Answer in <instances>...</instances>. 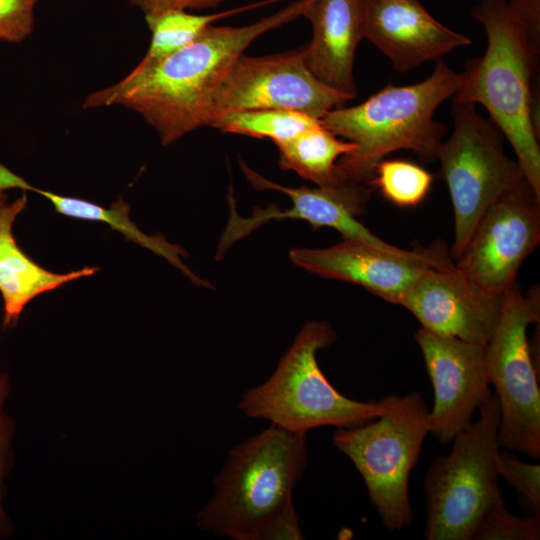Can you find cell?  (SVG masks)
<instances>
[{
  "label": "cell",
  "mask_w": 540,
  "mask_h": 540,
  "mask_svg": "<svg viewBox=\"0 0 540 540\" xmlns=\"http://www.w3.org/2000/svg\"><path fill=\"white\" fill-rule=\"evenodd\" d=\"M354 97L333 89L308 68L304 47L264 57L241 54L214 98L210 120L250 109L290 110L317 119Z\"/></svg>",
  "instance_id": "30bf717a"
},
{
  "label": "cell",
  "mask_w": 540,
  "mask_h": 540,
  "mask_svg": "<svg viewBox=\"0 0 540 540\" xmlns=\"http://www.w3.org/2000/svg\"><path fill=\"white\" fill-rule=\"evenodd\" d=\"M337 338L324 320L302 326L262 384L245 391L238 407L250 418L265 419L283 429L306 433L322 426L353 428L374 420L379 401H357L339 392L322 372L317 352Z\"/></svg>",
  "instance_id": "5b68a950"
},
{
  "label": "cell",
  "mask_w": 540,
  "mask_h": 540,
  "mask_svg": "<svg viewBox=\"0 0 540 540\" xmlns=\"http://www.w3.org/2000/svg\"><path fill=\"white\" fill-rule=\"evenodd\" d=\"M234 11L215 14H193L172 9L145 14L151 32L149 48L139 63H148L166 57L194 42L208 26Z\"/></svg>",
  "instance_id": "7402d4cb"
},
{
  "label": "cell",
  "mask_w": 540,
  "mask_h": 540,
  "mask_svg": "<svg viewBox=\"0 0 540 540\" xmlns=\"http://www.w3.org/2000/svg\"><path fill=\"white\" fill-rule=\"evenodd\" d=\"M414 337L434 391L430 433L446 444L472 423L475 411L491 391L485 346L422 327Z\"/></svg>",
  "instance_id": "9a60e30c"
},
{
  "label": "cell",
  "mask_w": 540,
  "mask_h": 540,
  "mask_svg": "<svg viewBox=\"0 0 540 540\" xmlns=\"http://www.w3.org/2000/svg\"><path fill=\"white\" fill-rule=\"evenodd\" d=\"M289 256L300 268L357 284L396 305L423 272L452 259L442 241L405 250L349 238L326 248H295Z\"/></svg>",
  "instance_id": "7c38bea8"
},
{
  "label": "cell",
  "mask_w": 540,
  "mask_h": 540,
  "mask_svg": "<svg viewBox=\"0 0 540 540\" xmlns=\"http://www.w3.org/2000/svg\"><path fill=\"white\" fill-rule=\"evenodd\" d=\"M379 402L382 411L374 420L337 428L332 440L363 478L382 525L394 532L413 521L409 480L430 433V410L417 391L391 394Z\"/></svg>",
  "instance_id": "8992f818"
},
{
  "label": "cell",
  "mask_w": 540,
  "mask_h": 540,
  "mask_svg": "<svg viewBox=\"0 0 540 540\" xmlns=\"http://www.w3.org/2000/svg\"><path fill=\"white\" fill-rule=\"evenodd\" d=\"M363 34L399 72L471 43L432 17L420 0H364Z\"/></svg>",
  "instance_id": "2e32d148"
},
{
  "label": "cell",
  "mask_w": 540,
  "mask_h": 540,
  "mask_svg": "<svg viewBox=\"0 0 540 540\" xmlns=\"http://www.w3.org/2000/svg\"><path fill=\"white\" fill-rule=\"evenodd\" d=\"M540 515L517 516L498 494L480 517L471 540H538Z\"/></svg>",
  "instance_id": "cb8c5ba5"
},
{
  "label": "cell",
  "mask_w": 540,
  "mask_h": 540,
  "mask_svg": "<svg viewBox=\"0 0 540 540\" xmlns=\"http://www.w3.org/2000/svg\"><path fill=\"white\" fill-rule=\"evenodd\" d=\"M314 0H296L255 23L213 26L161 59L138 63L122 80L89 94L83 107L121 105L140 114L163 145L208 126L214 98L235 60L261 35L300 16Z\"/></svg>",
  "instance_id": "6da1fadb"
},
{
  "label": "cell",
  "mask_w": 540,
  "mask_h": 540,
  "mask_svg": "<svg viewBox=\"0 0 540 540\" xmlns=\"http://www.w3.org/2000/svg\"><path fill=\"white\" fill-rule=\"evenodd\" d=\"M306 463V433L271 424L229 450L215 494L197 514L198 527L234 540H260L294 505L293 490Z\"/></svg>",
  "instance_id": "277c9868"
},
{
  "label": "cell",
  "mask_w": 540,
  "mask_h": 540,
  "mask_svg": "<svg viewBox=\"0 0 540 540\" xmlns=\"http://www.w3.org/2000/svg\"><path fill=\"white\" fill-rule=\"evenodd\" d=\"M240 166L253 188L282 192L290 197L292 205L285 209L273 204L267 205L266 208L256 206L250 216L243 217L237 213L232 191H229L230 216L217 247V259L222 258L235 242L250 235L258 227L269 221L285 218L301 219L315 228L323 226L334 228L343 238L362 240L382 247L391 245L374 235L356 219V216L364 211L369 198L370 190L367 185L293 188L268 180L253 171L241 159Z\"/></svg>",
  "instance_id": "4fadbf2b"
},
{
  "label": "cell",
  "mask_w": 540,
  "mask_h": 540,
  "mask_svg": "<svg viewBox=\"0 0 540 540\" xmlns=\"http://www.w3.org/2000/svg\"><path fill=\"white\" fill-rule=\"evenodd\" d=\"M434 176L425 168L406 160H381L374 168L369 185L385 199L402 207H415L427 197Z\"/></svg>",
  "instance_id": "603a6c76"
},
{
  "label": "cell",
  "mask_w": 540,
  "mask_h": 540,
  "mask_svg": "<svg viewBox=\"0 0 540 540\" xmlns=\"http://www.w3.org/2000/svg\"><path fill=\"white\" fill-rule=\"evenodd\" d=\"M540 242V196L525 179L483 213L455 266L479 284L505 292Z\"/></svg>",
  "instance_id": "8fae6325"
},
{
  "label": "cell",
  "mask_w": 540,
  "mask_h": 540,
  "mask_svg": "<svg viewBox=\"0 0 540 540\" xmlns=\"http://www.w3.org/2000/svg\"><path fill=\"white\" fill-rule=\"evenodd\" d=\"M499 478L517 493L529 515H540V465L526 463L507 451L496 458Z\"/></svg>",
  "instance_id": "d4e9b609"
},
{
  "label": "cell",
  "mask_w": 540,
  "mask_h": 540,
  "mask_svg": "<svg viewBox=\"0 0 540 540\" xmlns=\"http://www.w3.org/2000/svg\"><path fill=\"white\" fill-rule=\"evenodd\" d=\"M504 294L471 279L449 259L423 272L399 305L428 331L486 346L498 325Z\"/></svg>",
  "instance_id": "5bb4252c"
},
{
  "label": "cell",
  "mask_w": 540,
  "mask_h": 540,
  "mask_svg": "<svg viewBox=\"0 0 540 540\" xmlns=\"http://www.w3.org/2000/svg\"><path fill=\"white\" fill-rule=\"evenodd\" d=\"M31 192L44 196L61 215L108 225L112 230L121 233L127 241L134 242L165 258L191 281L197 279V275L182 260L183 257H187V252L182 247L170 243L160 233L147 235L138 229L129 218L130 206L124 200L118 199L106 208L81 198L59 195L34 186Z\"/></svg>",
  "instance_id": "d6986e66"
},
{
  "label": "cell",
  "mask_w": 540,
  "mask_h": 540,
  "mask_svg": "<svg viewBox=\"0 0 540 540\" xmlns=\"http://www.w3.org/2000/svg\"><path fill=\"white\" fill-rule=\"evenodd\" d=\"M320 121L321 119L296 111L250 109L222 114L212 120L209 126L224 133L268 138L277 145L296 137Z\"/></svg>",
  "instance_id": "44dd1931"
},
{
  "label": "cell",
  "mask_w": 540,
  "mask_h": 540,
  "mask_svg": "<svg viewBox=\"0 0 540 540\" xmlns=\"http://www.w3.org/2000/svg\"><path fill=\"white\" fill-rule=\"evenodd\" d=\"M15 432L16 425L13 418L4 412L0 417V539L8 538L13 531V524L3 506V500L5 481L13 466Z\"/></svg>",
  "instance_id": "4316f807"
},
{
  "label": "cell",
  "mask_w": 540,
  "mask_h": 540,
  "mask_svg": "<svg viewBox=\"0 0 540 540\" xmlns=\"http://www.w3.org/2000/svg\"><path fill=\"white\" fill-rule=\"evenodd\" d=\"M39 0H0V41L20 43L32 33Z\"/></svg>",
  "instance_id": "484cf974"
},
{
  "label": "cell",
  "mask_w": 540,
  "mask_h": 540,
  "mask_svg": "<svg viewBox=\"0 0 540 540\" xmlns=\"http://www.w3.org/2000/svg\"><path fill=\"white\" fill-rule=\"evenodd\" d=\"M11 392V382L6 372L0 371V417L4 413V406Z\"/></svg>",
  "instance_id": "f546056e"
},
{
  "label": "cell",
  "mask_w": 540,
  "mask_h": 540,
  "mask_svg": "<svg viewBox=\"0 0 540 540\" xmlns=\"http://www.w3.org/2000/svg\"><path fill=\"white\" fill-rule=\"evenodd\" d=\"M26 204L27 196L23 193L13 202L0 207V293L4 329L17 324L25 306L34 298L99 270L85 267L68 273H55L32 260L13 235L14 221Z\"/></svg>",
  "instance_id": "ac0fdd59"
},
{
  "label": "cell",
  "mask_w": 540,
  "mask_h": 540,
  "mask_svg": "<svg viewBox=\"0 0 540 540\" xmlns=\"http://www.w3.org/2000/svg\"><path fill=\"white\" fill-rule=\"evenodd\" d=\"M224 0H130L132 6L141 9L144 14L165 10H204L218 7Z\"/></svg>",
  "instance_id": "83f0119b"
},
{
  "label": "cell",
  "mask_w": 540,
  "mask_h": 540,
  "mask_svg": "<svg viewBox=\"0 0 540 540\" xmlns=\"http://www.w3.org/2000/svg\"><path fill=\"white\" fill-rule=\"evenodd\" d=\"M539 318V292L524 295L514 283L505 291L498 325L485 346L488 377L500 407L499 446L535 460L540 459V389L528 327Z\"/></svg>",
  "instance_id": "9c48e42d"
},
{
  "label": "cell",
  "mask_w": 540,
  "mask_h": 540,
  "mask_svg": "<svg viewBox=\"0 0 540 540\" xmlns=\"http://www.w3.org/2000/svg\"><path fill=\"white\" fill-rule=\"evenodd\" d=\"M32 185L0 162V207L8 203L7 190L30 191Z\"/></svg>",
  "instance_id": "f1b7e54d"
},
{
  "label": "cell",
  "mask_w": 540,
  "mask_h": 540,
  "mask_svg": "<svg viewBox=\"0 0 540 540\" xmlns=\"http://www.w3.org/2000/svg\"><path fill=\"white\" fill-rule=\"evenodd\" d=\"M276 146L281 168L296 172L318 187L345 185L339 179L337 162L356 149L353 142L335 135L322 121Z\"/></svg>",
  "instance_id": "ffe728a7"
},
{
  "label": "cell",
  "mask_w": 540,
  "mask_h": 540,
  "mask_svg": "<svg viewBox=\"0 0 540 540\" xmlns=\"http://www.w3.org/2000/svg\"><path fill=\"white\" fill-rule=\"evenodd\" d=\"M303 16L313 29L304 46L308 68L329 87L355 97L353 64L364 38V0H314Z\"/></svg>",
  "instance_id": "e0dca14e"
},
{
  "label": "cell",
  "mask_w": 540,
  "mask_h": 540,
  "mask_svg": "<svg viewBox=\"0 0 540 540\" xmlns=\"http://www.w3.org/2000/svg\"><path fill=\"white\" fill-rule=\"evenodd\" d=\"M471 16L482 24L487 48L467 62L453 102L479 103L489 112L540 196V0H481Z\"/></svg>",
  "instance_id": "7a4b0ae2"
},
{
  "label": "cell",
  "mask_w": 540,
  "mask_h": 540,
  "mask_svg": "<svg viewBox=\"0 0 540 540\" xmlns=\"http://www.w3.org/2000/svg\"><path fill=\"white\" fill-rule=\"evenodd\" d=\"M479 418L452 440L424 476L427 540H471L483 512L501 493L496 458L500 407L491 391L479 405Z\"/></svg>",
  "instance_id": "52a82bcc"
},
{
  "label": "cell",
  "mask_w": 540,
  "mask_h": 540,
  "mask_svg": "<svg viewBox=\"0 0 540 540\" xmlns=\"http://www.w3.org/2000/svg\"><path fill=\"white\" fill-rule=\"evenodd\" d=\"M452 116L453 131L441 143L437 159L453 207L450 256L455 260L486 209L526 177L518 161L505 154L501 130L478 114L476 104L453 102Z\"/></svg>",
  "instance_id": "ba28073f"
},
{
  "label": "cell",
  "mask_w": 540,
  "mask_h": 540,
  "mask_svg": "<svg viewBox=\"0 0 540 540\" xmlns=\"http://www.w3.org/2000/svg\"><path fill=\"white\" fill-rule=\"evenodd\" d=\"M461 81V72L439 60L421 82L389 84L356 106L329 111L322 124L356 145L337 162L341 183L368 186L377 163L398 150H411L426 163L435 161L446 127L434 120V113Z\"/></svg>",
  "instance_id": "3957f363"
}]
</instances>
